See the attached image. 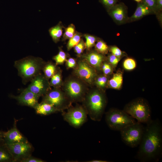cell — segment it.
<instances>
[{"instance_id": "cell-20", "label": "cell", "mask_w": 162, "mask_h": 162, "mask_svg": "<svg viewBox=\"0 0 162 162\" xmlns=\"http://www.w3.org/2000/svg\"><path fill=\"white\" fill-rule=\"evenodd\" d=\"M49 32L53 40L57 43L61 37L63 32L62 27L60 23L51 28L49 30Z\"/></svg>"}, {"instance_id": "cell-7", "label": "cell", "mask_w": 162, "mask_h": 162, "mask_svg": "<svg viewBox=\"0 0 162 162\" xmlns=\"http://www.w3.org/2000/svg\"><path fill=\"white\" fill-rule=\"evenodd\" d=\"M145 127L138 122L120 131L122 141L127 146L135 148L140 145L143 134Z\"/></svg>"}, {"instance_id": "cell-42", "label": "cell", "mask_w": 162, "mask_h": 162, "mask_svg": "<svg viewBox=\"0 0 162 162\" xmlns=\"http://www.w3.org/2000/svg\"><path fill=\"white\" fill-rule=\"evenodd\" d=\"M134 0L137 2H141L142 1V0Z\"/></svg>"}, {"instance_id": "cell-1", "label": "cell", "mask_w": 162, "mask_h": 162, "mask_svg": "<svg viewBox=\"0 0 162 162\" xmlns=\"http://www.w3.org/2000/svg\"><path fill=\"white\" fill-rule=\"evenodd\" d=\"M139 146L136 159L142 162L159 160L162 152V126L158 119L146 124Z\"/></svg>"}, {"instance_id": "cell-29", "label": "cell", "mask_w": 162, "mask_h": 162, "mask_svg": "<svg viewBox=\"0 0 162 162\" xmlns=\"http://www.w3.org/2000/svg\"><path fill=\"white\" fill-rule=\"evenodd\" d=\"M94 82L96 86L100 88H104L107 82V78L106 75H100L97 77Z\"/></svg>"}, {"instance_id": "cell-15", "label": "cell", "mask_w": 162, "mask_h": 162, "mask_svg": "<svg viewBox=\"0 0 162 162\" xmlns=\"http://www.w3.org/2000/svg\"><path fill=\"white\" fill-rule=\"evenodd\" d=\"M83 57L88 63L95 69L101 68L105 59L104 56L96 52H92L86 54Z\"/></svg>"}, {"instance_id": "cell-12", "label": "cell", "mask_w": 162, "mask_h": 162, "mask_svg": "<svg viewBox=\"0 0 162 162\" xmlns=\"http://www.w3.org/2000/svg\"><path fill=\"white\" fill-rule=\"evenodd\" d=\"M27 88L39 97L44 95L51 89L48 80L41 73L35 76Z\"/></svg>"}, {"instance_id": "cell-23", "label": "cell", "mask_w": 162, "mask_h": 162, "mask_svg": "<svg viewBox=\"0 0 162 162\" xmlns=\"http://www.w3.org/2000/svg\"><path fill=\"white\" fill-rule=\"evenodd\" d=\"M81 35L80 33H75L74 36L69 39L67 46L68 50H70L76 45L81 40Z\"/></svg>"}, {"instance_id": "cell-19", "label": "cell", "mask_w": 162, "mask_h": 162, "mask_svg": "<svg viewBox=\"0 0 162 162\" xmlns=\"http://www.w3.org/2000/svg\"><path fill=\"white\" fill-rule=\"evenodd\" d=\"M123 79L122 73L117 72L113 75L112 78L108 81V85L111 88L119 89L122 86Z\"/></svg>"}, {"instance_id": "cell-27", "label": "cell", "mask_w": 162, "mask_h": 162, "mask_svg": "<svg viewBox=\"0 0 162 162\" xmlns=\"http://www.w3.org/2000/svg\"><path fill=\"white\" fill-rule=\"evenodd\" d=\"M66 55L65 53L62 50H60L58 54L53 57L56 62V64H61L66 61Z\"/></svg>"}, {"instance_id": "cell-9", "label": "cell", "mask_w": 162, "mask_h": 162, "mask_svg": "<svg viewBox=\"0 0 162 162\" xmlns=\"http://www.w3.org/2000/svg\"><path fill=\"white\" fill-rule=\"evenodd\" d=\"M43 96V101L53 105L59 112H62L71 105L64 91L59 88L50 89Z\"/></svg>"}, {"instance_id": "cell-13", "label": "cell", "mask_w": 162, "mask_h": 162, "mask_svg": "<svg viewBox=\"0 0 162 162\" xmlns=\"http://www.w3.org/2000/svg\"><path fill=\"white\" fill-rule=\"evenodd\" d=\"M108 12L115 22L120 25L128 22L127 7L122 2L116 3L108 9Z\"/></svg>"}, {"instance_id": "cell-14", "label": "cell", "mask_w": 162, "mask_h": 162, "mask_svg": "<svg viewBox=\"0 0 162 162\" xmlns=\"http://www.w3.org/2000/svg\"><path fill=\"white\" fill-rule=\"evenodd\" d=\"M13 97L21 104L34 108L38 104L39 98L27 88L23 90L18 96H13Z\"/></svg>"}, {"instance_id": "cell-21", "label": "cell", "mask_w": 162, "mask_h": 162, "mask_svg": "<svg viewBox=\"0 0 162 162\" xmlns=\"http://www.w3.org/2000/svg\"><path fill=\"white\" fill-rule=\"evenodd\" d=\"M56 65L51 62H48L46 63L44 66L42 70L44 75L48 80L51 78L57 70Z\"/></svg>"}, {"instance_id": "cell-26", "label": "cell", "mask_w": 162, "mask_h": 162, "mask_svg": "<svg viewBox=\"0 0 162 162\" xmlns=\"http://www.w3.org/2000/svg\"><path fill=\"white\" fill-rule=\"evenodd\" d=\"M13 161V158L8 151L0 148V162H6Z\"/></svg>"}, {"instance_id": "cell-22", "label": "cell", "mask_w": 162, "mask_h": 162, "mask_svg": "<svg viewBox=\"0 0 162 162\" xmlns=\"http://www.w3.org/2000/svg\"><path fill=\"white\" fill-rule=\"evenodd\" d=\"M50 86L54 88H59L62 86V81L61 72L57 70L55 74L51 78L50 82Z\"/></svg>"}, {"instance_id": "cell-8", "label": "cell", "mask_w": 162, "mask_h": 162, "mask_svg": "<svg viewBox=\"0 0 162 162\" xmlns=\"http://www.w3.org/2000/svg\"><path fill=\"white\" fill-rule=\"evenodd\" d=\"M64 120L72 127L80 128L87 120V112L82 105L76 104L75 106L71 105L67 112H62Z\"/></svg>"}, {"instance_id": "cell-40", "label": "cell", "mask_w": 162, "mask_h": 162, "mask_svg": "<svg viewBox=\"0 0 162 162\" xmlns=\"http://www.w3.org/2000/svg\"><path fill=\"white\" fill-rule=\"evenodd\" d=\"M89 162H107L108 161L106 160H91L90 161H89Z\"/></svg>"}, {"instance_id": "cell-11", "label": "cell", "mask_w": 162, "mask_h": 162, "mask_svg": "<svg viewBox=\"0 0 162 162\" xmlns=\"http://www.w3.org/2000/svg\"><path fill=\"white\" fill-rule=\"evenodd\" d=\"M8 151L11 155L13 161L20 160L28 156L32 146L28 141L6 143Z\"/></svg>"}, {"instance_id": "cell-18", "label": "cell", "mask_w": 162, "mask_h": 162, "mask_svg": "<svg viewBox=\"0 0 162 162\" xmlns=\"http://www.w3.org/2000/svg\"><path fill=\"white\" fill-rule=\"evenodd\" d=\"M34 109L37 114L43 115H48L59 112L53 105L43 101L40 103H38Z\"/></svg>"}, {"instance_id": "cell-25", "label": "cell", "mask_w": 162, "mask_h": 162, "mask_svg": "<svg viewBox=\"0 0 162 162\" xmlns=\"http://www.w3.org/2000/svg\"><path fill=\"white\" fill-rule=\"evenodd\" d=\"M123 66L125 69L128 70H131L136 68V63L134 59L131 58H127L124 61Z\"/></svg>"}, {"instance_id": "cell-4", "label": "cell", "mask_w": 162, "mask_h": 162, "mask_svg": "<svg viewBox=\"0 0 162 162\" xmlns=\"http://www.w3.org/2000/svg\"><path fill=\"white\" fill-rule=\"evenodd\" d=\"M124 111L142 124H147L151 120V111L147 101L144 98H138L128 104Z\"/></svg>"}, {"instance_id": "cell-31", "label": "cell", "mask_w": 162, "mask_h": 162, "mask_svg": "<svg viewBox=\"0 0 162 162\" xmlns=\"http://www.w3.org/2000/svg\"><path fill=\"white\" fill-rule=\"evenodd\" d=\"M85 37L86 40V48L89 49L94 45L96 39L95 37L88 34H86Z\"/></svg>"}, {"instance_id": "cell-16", "label": "cell", "mask_w": 162, "mask_h": 162, "mask_svg": "<svg viewBox=\"0 0 162 162\" xmlns=\"http://www.w3.org/2000/svg\"><path fill=\"white\" fill-rule=\"evenodd\" d=\"M3 135L6 143H14L27 140L17 129L16 126H14L7 131L4 133Z\"/></svg>"}, {"instance_id": "cell-5", "label": "cell", "mask_w": 162, "mask_h": 162, "mask_svg": "<svg viewBox=\"0 0 162 162\" xmlns=\"http://www.w3.org/2000/svg\"><path fill=\"white\" fill-rule=\"evenodd\" d=\"M105 119L110 129L119 131L136 122L123 110L115 108L110 109L105 113Z\"/></svg>"}, {"instance_id": "cell-41", "label": "cell", "mask_w": 162, "mask_h": 162, "mask_svg": "<svg viewBox=\"0 0 162 162\" xmlns=\"http://www.w3.org/2000/svg\"><path fill=\"white\" fill-rule=\"evenodd\" d=\"M3 135L2 136V134L0 132V142L2 141V137H3Z\"/></svg>"}, {"instance_id": "cell-6", "label": "cell", "mask_w": 162, "mask_h": 162, "mask_svg": "<svg viewBox=\"0 0 162 162\" xmlns=\"http://www.w3.org/2000/svg\"><path fill=\"white\" fill-rule=\"evenodd\" d=\"M85 83L78 77L69 78L64 83V92L72 103L83 101L88 92Z\"/></svg>"}, {"instance_id": "cell-36", "label": "cell", "mask_w": 162, "mask_h": 162, "mask_svg": "<svg viewBox=\"0 0 162 162\" xmlns=\"http://www.w3.org/2000/svg\"><path fill=\"white\" fill-rule=\"evenodd\" d=\"M100 2L108 9L117 3L118 0H100Z\"/></svg>"}, {"instance_id": "cell-39", "label": "cell", "mask_w": 162, "mask_h": 162, "mask_svg": "<svg viewBox=\"0 0 162 162\" xmlns=\"http://www.w3.org/2000/svg\"><path fill=\"white\" fill-rule=\"evenodd\" d=\"M157 7L158 11H160L162 10V0H157Z\"/></svg>"}, {"instance_id": "cell-30", "label": "cell", "mask_w": 162, "mask_h": 162, "mask_svg": "<svg viewBox=\"0 0 162 162\" xmlns=\"http://www.w3.org/2000/svg\"><path fill=\"white\" fill-rule=\"evenodd\" d=\"M75 33L74 26L73 24H71L66 28L63 38L64 40L69 39L74 36L75 34Z\"/></svg>"}, {"instance_id": "cell-3", "label": "cell", "mask_w": 162, "mask_h": 162, "mask_svg": "<svg viewBox=\"0 0 162 162\" xmlns=\"http://www.w3.org/2000/svg\"><path fill=\"white\" fill-rule=\"evenodd\" d=\"M45 63L40 57L29 56L15 61L14 66L22 82L26 84L40 73Z\"/></svg>"}, {"instance_id": "cell-24", "label": "cell", "mask_w": 162, "mask_h": 162, "mask_svg": "<svg viewBox=\"0 0 162 162\" xmlns=\"http://www.w3.org/2000/svg\"><path fill=\"white\" fill-rule=\"evenodd\" d=\"M95 48L97 52L102 54L107 53L109 47L103 41L100 40L98 41L95 45Z\"/></svg>"}, {"instance_id": "cell-34", "label": "cell", "mask_w": 162, "mask_h": 162, "mask_svg": "<svg viewBox=\"0 0 162 162\" xmlns=\"http://www.w3.org/2000/svg\"><path fill=\"white\" fill-rule=\"evenodd\" d=\"M109 50L112 54L117 57L121 58L123 55L121 50L116 46H111Z\"/></svg>"}, {"instance_id": "cell-38", "label": "cell", "mask_w": 162, "mask_h": 162, "mask_svg": "<svg viewBox=\"0 0 162 162\" xmlns=\"http://www.w3.org/2000/svg\"><path fill=\"white\" fill-rule=\"evenodd\" d=\"M76 65V62L75 59L73 58H70L66 61V65L68 68L75 67Z\"/></svg>"}, {"instance_id": "cell-33", "label": "cell", "mask_w": 162, "mask_h": 162, "mask_svg": "<svg viewBox=\"0 0 162 162\" xmlns=\"http://www.w3.org/2000/svg\"><path fill=\"white\" fill-rule=\"evenodd\" d=\"M109 63L112 66L116 67L121 59V58L116 56L112 54L110 55L108 57Z\"/></svg>"}, {"instance_id": "cell-2", "label": "cell", "mask_w": 162, "mask_h": 162, "mask_svg": "<svg viewBox=\"0 0 162 162\" xmlns=\"http://www.w3.org/2000/svg\"><path fill=\"white\" fill-rule=\"evenodd\" d=\"M82 102L92 120H101L107 103L106 97L103 91L94 89L88 91Z\"/></svg>"}, {"instance_id": "cell-28", "label": "cell", "mask_w": 162, "mask_h": 162, "mask_svg": "<svg viewBox=\"0 0 162 162\" xmlns=\"http://www.w3.org/2000/svg\"><path fill=\"white\" fill-rule=\"evenodd\" d=\"M141 2L146 4L154 14L159 12L158 9L157 0H142Z\"/></svg>"}, {"instance_id": "cell-10", "label": "cell", "mask_w": 162, "mask_h": 162, "mask_svg": "<svg viewBox=\"0 0 162 162\" xmlns=\"http://www.w3.org/2000/svg\"><path fill=\"white\" fill-rule=\"evenodd\" d=\"M74 72L78 78L90 85L94 82L97 77L95 69L85 60H80L78 62Z\"/></svg>"}, {"instance_id": "cell-35", "label": "cell", "mask_w": 162, "mask_h": 162, "mask_svg": "<svg viewBox=\"0 0 162 162\" xmlns=\"http://www.w3.org/2000/svg\"><path fill=\"white\" fill-rule=\"evenodd\" d=\"M101 68L105 75H108L112 72V69L111 66L106 62L103 63Z\"/></svg>"}, {"instance_id": "cell-37", "label": "cell", "mask_w": 162, "mask_h": 162, "mask_svg": "<svg viewBox=\"0 0 162 162\" xmlns=\"http://www.w3.org/2000/svg\"><path fill=\"white\" fill-rule=\"evenodd\" d=\"M21 162H43V160L32 157L27 156L20 160Z\"/></svg>"}, {"instance_id": "cell-17", "label": "cell", "mask_w": 162, "mask_h": 162, "mask_svg": "<svg viewBox=\"0 0 162 162\" xmlns=\"http://www.w3.org/2000/svg\"><path fill=\"white\" fill-rule=\"evenodd\" d=\"M153 14V11L146 4L141 2L138 3L135 12L131 17L128 18V22L137 21L146 16Z\"/></svg>"}, {"instance_id": "cell-32", "label": "cell", "mask_w": 162, "mask_h": 162, "mask_svg": "<svg viewBox=\"0 0 162 162\" xmlns=\"http://www.w3.org/2000/svg\"><path fill=\"white\" fill-rule=\"evenodd\" d=\"M85 48H86L85 44L82 39L74 47V51L77 54L80 55L82 52Z\"/></svg>"}]
</instances>
